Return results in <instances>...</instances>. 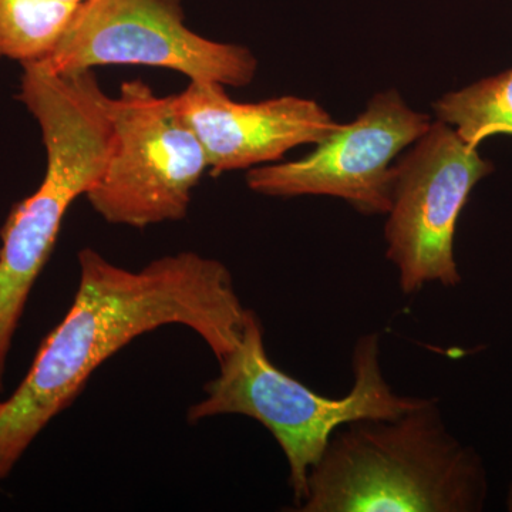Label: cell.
Returning <instances> with one entry per match:
<instances>
[{
  "mask_svg": "<svg viewBox=\"0 0 512 512\" xmlns=\"http://www.w3.org/2000/svg\"><path fill=\"white\" fill-rule=\"evenodd\" d=\"M493 170L478 147L440 120L431 121L397 158L384 239L403 293L413 295L429 284H460L454 255L458 218L474 187Z\"/></svg>",
  "mask_w": 512,
  "mask_h": 512,
  "instance_id": "8992f818",
  "label": "cell"
},
{
  "mask_svg": "<svg viewBox=\"0 0 512 512\" xmlns=\"http://www.w3.org/2000/svg\"><path fill=\"white\" fill-rule=\"evenodd\" d=\"M434 110L437 120L453 127L471 146L480 147L497 134L512 136V67L446 94Z\"/></svg>",
  "mask_w": 512,
  "mask_h": 512,
  "instance_id": "8fae6325",
  "label": "cell"
},
{
  "mask_svg": "<svg viewBox=\"0 0 512 512\" xmlns=\"http://www.w3.org/2000/svg\"><path fill=\"white\" fill-rule=\"evenodd\" d=\"M77 258L72 306L43 339L18 389L0 402V484L90 376L134 339L163 326H185L217 360L241 339L249 309L218 259L178 252L131 271L92 248Z\"/></svg>",
  "mask_w": 512,
  "mask_h": 512,
  "instance_id": "6da1fadb",
  "label": "cell"
},
{
  "mask_svg": "<svg viewBox=\"0 0 512 512\" xmlns=\"http://www.w3.org/2000/svg\"><path fill=\"white\" fill-rule=\"evenodd\" d=\"M198 137L214 177L274 164L292 148L322 143L339 124L315 100L282 96L238 103L217 83L190 82L173 94Z\"/></svg>",
  "mask_w": 512,
  "mask_h": 512,
  "instance_id": "9c48e42d",
  "label": "cell"
},
{
  "mask_svg": "<svg viewBox=\"0 0 512 512\" xmlns=\"http://www.w3.org/2000/svg\"><path fill=\"white\" fill-rule=\"evenodd\" d=\"M55 2L64 3V5L80 6L86 0H55Z\"/></svg>",
  "mask_w": 512,
  "mask_h": 512,
  "instance_id": "7c38bea8",
  "label": "cell"
},
{
  "mask_svg": "<svg viewBox=\"0 0 512 512\" xmlns=\"http://www.w3.org/2000/svg\"><path fill=\"white\" fill-rule=\"evenodd\" d=\"M488 497L483 460L444 423L434 399L397 419L333 433L313 466L301 512H477Z\"/></svg>",
  "mask_w": 512,
  "mask_h": 512,
  "instance_id": "3957f363",
  "label": "cell"
},
{
  "mask_svg": "<svg viewBox=\"0 0 512 512\" xmlns=\"http://www.w3.org/2000/svg\"><path fill=\"white\" fill-rule=\"evenodd\" d=\"M20 66L19 100L39 124L46 171L37 190L13 205L0 229V393L13 338L64 217L99 181L114 146L113 99L93 70L55 73L43 62Z\"/></svg>",
  "mask_w": 512,
  "mask_h": 512,
  "instance_id": "7a4b0ae2",
  "label": "cell"
},
{
  "mask_svg": "<svg viewBox=\"0 0 512 512\" xmlns=\"http://www.w3.org/2000/svg\"><path fill=\"white\" fill-rule=\"evenodd\" d=\"M77 8L55 0H0V60L20 64L46 60Z\"/></svg>",
  "mask_w": 512,
  "mask_h": 512,
  "instance_id": "30bf717a",
  "label": "cell"
},
{
  "mask_svg": "<svg viewBox=\"0 0 512 512\" xmlns=\"http://www.w3.org/2000/svg\"><path fill=\"white\" fill-rule=\"evenodd\" d=\"M507 508H508V511H511L512 512V483L510 485V490H508V495H507Z\"/></svg>",
  "mask_w": 512,
  "mask_h": 512,
  "instance_id": "4fadbf2b",
  "label": "cell"
},
{
  "mask_svg": "<svg viewBox=\"0 0 512 512\" xmlns=\"http://www.w3.org/2000/svg\"><path fill=\"white\" fill-rule=\"evenodd\" d=\"M380 352L379 333L360 336L353 348L352 389L342 397L323 396L269 359L261 319L248 311L238 345L218 360L220 373L205 384L204 399L192 404L187 419L194 424L238 414L261 423L285 454L298 508L309 473L336 430L357 420L397 419L424 402L394 392L383 375Z\"/></svg>",
  "mask_w": 512,
  "mask_h": 512,
  "instance_id": "277c9868",
  "label": "cell"
},
{
  "mask_svg": "<svg viewBox=\"0 0 512 512\" xmlns=\"http://www.w3.org/2000/svg\"><path fill=\"white\" fill-rule=\"evenodd\" d=\"M111 119L109 163L84 195L93 210L109 224L138 229L184 220L192 191L210 165L173 94L157 96L140 79L124 82Z\"/></svg>",
  "mask_w": 512,
  "mask_h": 512,
  "instance_id": "5b68a950",
  "label": "cell"
},
{
  "mask_svg": "<svg viewBox=\"0 0 512 512\" xmlns=\"http://www.w3.org/2000/svg\"><path fill=\"white\" fill-rule=\"evenodd\" d=\"M431 120L394 90L377 93L355 121L336 128L309 156L251 168L249 190L265 197L326 195L365 215H386L393 165L426 133Z\"/></svg>",
  "mask_w": 512,
  "mask_h": 512,
  "instance_id": "ba28073f",
  "label": "cell"
},
{
  "mask_svg": "<svg viewBox=\"0 0 512 512\" xmlns=\"http://www.w3.org/2000/svg\"><path fill=\"white\" fill-rule=\"evenodd\" d=\"M43 63L55 73L111 64L163 67L224 87L248 86L258 70L248 47L188 29L180 0H86Z\"/></svg>",
  "mask_w": 512,
  "mask_h": 512,
  "instance_id": "52a82bcc",
  "label": "cell"
}]
</instances>
